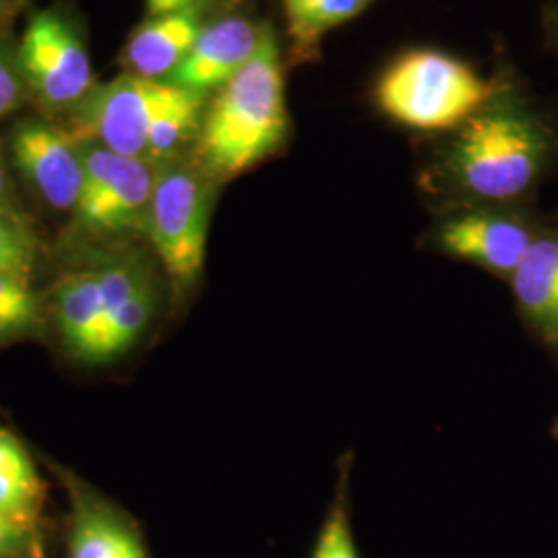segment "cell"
<instances>
[{
    "label": "cell",
    "mask_w": 558,
    "mask_h": 558,
    "mask_svg": "<svg viewBox=\"0 0 558 558\" xmlns=\"http://www.w3.org/2000/svg\"><path fill=\"white\" fill-rule=\"evenodd\" d=\"M553 437H555V439L558 440V418H557V422H555V424H553Z\"/></svg>",
    "instance_id": "26"
},
{
    "label": "cell",
    "mask_w": 558,
    "mask_h": 558,
    "mask_svg": "<svg viewBox=\"0 0 558 558\" xmlns=\"http://www.w3.org/2000/svg\"><path fill=\"white\" fill-rule=\"evenodd\" d=\"M509 283L521 319L558 354V230L539 232Z\"/></svg>",
    "instance_id": "11"
},
{
    "label": "cell",
    "mask_w": 558,
    "mask_h": 558,
    "mask_svg": "<svg viewBox=\"0 0 558 558\" xmlns=\"http://www.w3.org/2000/svg\"><path fill=\"white\" fill-rule=\"evenodd\" d=\"M214 179L193 166L166 161L158 168L147 218V234L174 290L184 294L205 265Z\"/></svg>",
    "instance_id": "4"
},
{
    "label": "cell",
    "mask_w": 558,
    "mask_h": 558,
    "mask_svg": "<svg viewBox=\"0 0 558 558\" xmlns=\"http://www.w3.org/2000/svg\"><path fill=\"white\" fill-rule=\"evenodd\" d=\"M180 94L182 87L170 81L122 75L83 98L80 131L119 156L147 160L149 131Z\"/></svg>",
    "instance_id": "6"
},
{
    "label": "cell",
    "mask_w": 558,
    "mask_h": 558,
    "mask_svg": "<svg viewBox=\"0 0 558 558\" xmlns=\"http://www.w3.org/2000/svg\"><path fill=\"white\" fill-rule=\"evenodd\" d=\"M288 133V108L278 38L260 25L257 52L218 94L199 133L203 170L214 180L236 179L269 158Z\"/></svg>",
    "instance_id": "1"
},
{
    "label": "cell",
    "mask_w": 558,
    "mask_h": 558,
    "mask_svg": "<svg viewBox=\"0 0 558 558\" xmlns=\"http://www.w3.org/2000/svg\"><path fill=\"white\" fill-rule=\"evenodd\" d=\"M7 195H9V180H7L4 163H2V158H0V211H4Z\"/></svg>",
    "instance_id": "25"
},
{
    "label": "cell",
    "mask_w": 558,
    "mask_h": 558,
    "mask_svg": "<svg viewBox=\"0 0 558 558\" xmlns=\"http://www.w3.org/2000/svg\"><path fill=\"white\" fill-rule=\"evenodd\" d=\"M197 2L201 0H147V13L149 17H161L186 9H197Z\"/></svg>",
    "instance_id": "24"
},
{
    "label": "cell",
    "mask_w": 558,
    "mask_h": 558,
    "mask_svg": "<svg viewBox=\"0 0 558 558\" xmlns=\"http://www.w3.org/2000/svg\"><path fill=\"white\" fill-rule=\"evenodd\" d=\"M54 319L64 345L85 362H98L106 320L98 269L64 276L54 288Z\"/></svg>",
    "instance_id": "13"
},
{
    "label": "cell",
    "mask_w": 558,
    "mask_h": 558,
    "mask_svg": "<svg viewBox=\"0 0 558 558\" xmlns=\"http://www.w3.org/2000/svg\"><path fill=\"white\" fill-rule=\"evenodd\" d=\"M158 286L147 279L140 290L117 308L104 325L98 362L119 359L137 345L158 311Z\"/></svg>",
    "instance_id": "17"
},
{
    "label": "cell",
    "mask_w": 558,
    "mask_h": 558,
    "mask_svg": "<svg viewBox=\"0 0 558 558\" xmlns=\"http://www.w3.org/2000/svg\"><path fill=\"white\" fill-rule=\"evenodd\" d=\"M11 147L21 174L41 199L60 211H75L83 186L81 141L52 124L27 122Z\"/></svg>",
    "instance_id": "9"
},
{
    "label": "cell",
    "mask_w": 558,
    "mask_h": 558,
    "mask_svg": "<svg viewBox=\"0 0 558 558\" xmlns=\"http://www.w3.org/2000/svg\"><path fill=\"white\" fill-rule=\"evenodd\" d=\"M203 27L197 9L149 17L126 44L124 60L137 77L168 81L193 50Z\"/></svg>",
    "instance_id": "12"
},
{
    "label": "cell",
    "mask_w": 558,
    "mask_h": 558,
    "mask_svg": "<svg viewBox=\"0 0 558 558\" xmlns=\"http://www.w3.org/2000/svg\"><path fill=\"white\" fill-rule=\"evenodd\" d=\"M0 7H2V0H0Z\"/></svg>",
    "instance_id": "27"
},
{
    "label": "cell",
    "mask_w": 558,
    "mask_h": 558,
    "mask_svg": "<svg viewBox=\"0 0 558 558\" xmlns=\"http://www.w3.org/2000/svg\"><path fill=\"white\" fill-rule=\"evenodd\" d=\"M44 486L38 470L20 440L0 428V515L36 527Z\"/></svg>",
    "instance_id": "15"
},
{
    "label": "cell",
    "mask_w": 558,
    "mask_h": 558,
    "mask_svg": "<svg viewBox=\"0 0 558 558\" xmlns=\"http://www.w3.org/2000/svg\"><path fill=\"white\" fill-rule=\"evenodd\" d=\"M538 234V228L515 211L470 207L440 221L430 242L442 255L468 260L509 281Z\"/></svg>",
    "instance_id": "7"
},
{
    "label": "cell",
    "mask_w": 558,
    "mask_h": 558,
    "mask_svg": "<svg viewBox=\"0 0 558 558\" xmlns=\"http://www.w3.org/2000/svg\"><path fill=\"white\" fill-rule=\"evenodd\" d=\"M548 154L550 141L536 120L518 106L490 100L459 126L440 168L459 195L497 205L525 195Z\"/></svg>",
    "instance_id": "2"
},
{
    "label": "cell",
    "mask_w": 558,
    "mask_h": 558,
    "mask_svg": "<svg viewBox=\"0 0 558 558\" xmlns=\"http://www.w3.org/2000/svg\"><path fill=\"white\" fill-rule=\"evenodd\" d=\"M495 96L490 81L449 54L410 50L380 75L375 98L389 119L418 131L459 129Z\"/></svg>",
    "instance_id": "3"
},
{
    "label": "cell",
    "mask_w": 558,
    "mask_h": 558,
    "mask_svg": "<svg viewBox=\"0 0 558 558\" xmlns=\"http://www.w3.org/2000/svg\"><path fill=\"white\" fill-rule=\"evenodd\" d=\"M83 186L75 207L81 228L98 234L147 230L158 168L145 158H126L100 143L83 141Z\"/></svg>",
    "instance_id": "5"
},
{
    "label": "cell",
    "mask_w": 558,
    "mask_h": 558,
    "mask_svg": "<svg viewBox=\"0 0 558 558\" xmlns=\"http://www.w3.org/2000/svg\"><path fill=\"white\" fill-rule=\"evenodd\" d=\"M21 75L44 104L69 106L94 87L92 62L77 32L52 11L27 23L20 44Z\"/></svg>",
    "instance_id": "8"
},
{
    "label": "cell",
    "mask_w": 558,
    "mask_h": 558,
    "mask_svg": "<svg viewBox=\"0 0 558 558\" xmlns=\"http://www.w3.org/2000/svg\"><path fill=\"white\" fill-rule=\"evenodd\" d=\"M71 558H147L140 534L98 500L80 497L71 530Z\"/></svg>",
    "instance_id": "14"
},
{
    "label": "cell",
    "mask_w": 558,
    "mask_h": 558,
    "mask_svg": "<svg viewBox=\"0 0 558 558\" xmlns=\"http://www.w3.org/2000/svg\"><path fill=\"white\" fill-rule=\"evenodd\" d=\"M350 474H352V453H345V458L339 461L336 497L331 500L329 511L320 525L319 536L311 558H360L354 530H352Z\"/></svg>",
    "instance_id": "19"
},
{
    "label": "cell",
    "mask_w": 558,
    "mask_h": 558,
    "mask_svg": "<svg viewBox=\"0 0 558 558\" xmlns=\"http://www.w3.org/2000/svg\"><path fill=\"white\" fill-rule=\"evenodd\" d=\"M36 527H27L0 515V558L32 557Z\"/></svg>",
    "instance_id": "22"
},
{
    "label": "cell",
    "mask_w": 558,
    "mask_h": 558,
    "mask_svg": "<svg viewBox=\"0 0 558 558\" xmlns=\"http://www.w3.org/2000/svg\"><path fill=\"white\" fill-rule=\"evenodd\" d=\"M34 263V246L17 221L0 211V274H29Z\"/></svg>",
    "instance_id": "21"
},
{
    "label": "cell",
    "mask_w": 558,
    "mask_h": 558,
    "mask_svg": "<svg viewBox=\"0 0 558 558\" xmlns=\"http://www.w3.org/2000/svg\"><path fill=\"white\" fill-rule=\"evenodd\" d=\"M201 112L203 96L182 89L179 98L161 112L149 131L147 160L172 161L180 147L201 133Z\"/></svg>",
    "instance_id": "18"
},
{
    "label": "cell",
    "mask_w": 558,
    "mask_h": 558,
    "mask_svg": "<svg viewBox=\"0 0 558 558\" xmlns=\"http://www.w3.org/2000/svg\"><path fill=\"white\" fill-rule=\"evenodd\" d=\"M40 320V302L36 299L29 274H0V338L23 333Z\"/></svg>",
    "instance_id": "20"
},
{
    "label": "cell",
    "mask_w": 558,
    "mask_h": 558,
    "mask_svg": "<svg viewBox=\"0 0 558 558\" xmlns=\"http://www.w3.org/2000/svg\"><path fill=\"white\" fill-rule=\"evenodd\" d=\"M21 96V77L11 57L0 50V119L15 108Z\"/></svg>",
    "instance_id": "23"
},
{
    "label": "cell",
    "mask_w": 558,
    "mask_h": 558,
    "mask_svg": "<svg viewBox=\"0 0 558 558\" xmlns=\"http://www.w3.org/2000/svg\"><path fill=\"white\" fill-rule=\"evenodd\" d=\"M259 40L260 27L251 21L230 17L205 25L193 50L168 81L201 96L221 89L253 59Z\"/></svg>",
    "instance_id": "10"
},
{
    "label": "cell",
    "mask_w": 558,
    "mask_h": 558,
    "mask_svg": "<svg viewBox=\"0 0 558 558\" xmlns=\"http://www.w3.org/2000/svg\"><path fill=\"white\" fill-rule=\"evenodd\" d=\"M373 2L375 0H281L296 54L302 59L313 57L331 29L359 17Z\"/></svg>",
    "instance_id": "16"
}]
</instances>
